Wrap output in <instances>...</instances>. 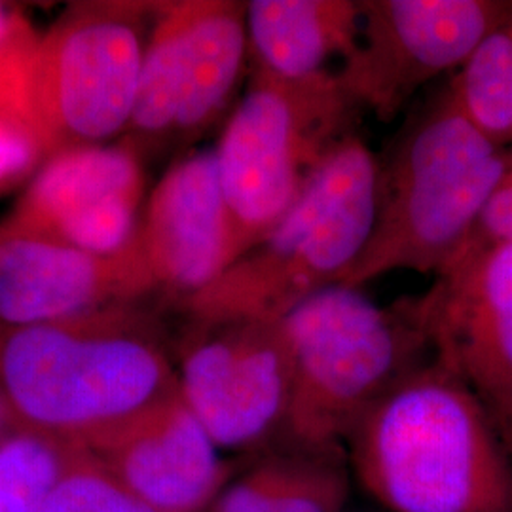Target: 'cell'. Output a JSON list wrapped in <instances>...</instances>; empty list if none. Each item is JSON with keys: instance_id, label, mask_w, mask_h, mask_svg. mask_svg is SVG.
Listing matches in <instances>:
<instances>
[{"instance_id": "cell-1", "label": "cell", "mask_w": 512, "mask_h": 512, "mask_svg": "<svg viewBox=\"0 0 512 512\" xmlns=\"http://www.w3.org/2000/svg\"><path fill=\"white\" fill-rule=\"evenodd\" d=\"M177 393L173 346L143 304L0 327V397L19 431L86 448Z\"/></svg>"}, {"instance_id": "cell-2", "label": "cell", "mask_w": 512, "mask_h": 512, "mask_svg": "<svg viewBox=\"0 0 512 512\" xmlns=\"http://www.w3.org/2000/svg\"><path fill=\"white\" fill-rule=\"evenodd\" d=\"M344 448L387 512H512V459L495 421L435 359L374 404Z\"/></svg>"}, {"instance_id": "cell-3", "label": "cell", "mask_w": 512, "mask_h": 512, "mask_svg": "<svg viewBox=\"0 0 512 512\" xmlns=\"http://www.w3.org/2000/svg\"><path fill=\"white\" fill-rule=\"evenodd\" d=\"M511 158L448 88L423 103L380 162L372 232L340 285L361 289L397 270L439 275L467 245Z\"/></svg>"}, {"instance_id": "cell-4", "label": "cell", "mask_w": 512, "mask_h": 512, "mask_svg": "<svg viewBox=\"0 0 512 512\" xmlns=\"http://www.w3.org/2000/svg\"><path fill=\"white\" fill-rule=\"evenodd\" d=\"M293 399L279 444L344 448L366 412L435 355L420 302L378 306L361 289L334 285L283 319Z\"/></svg>"}, {"instance_id": "cell-5", "label": "cell", "mask_w": 512, "mask_h": 512, "mask_svg": "<svg viewBox=\"0 0 512 512\" xmlns=\"http://www.w3.org/2000/svg\"><path fill=\"white\" fill-rule=\"evenodd\" d=\"M380 160L349 135L319 165L274 228L215 283L188 300V321L283 319L311 296L340 285L370 238Z\"/></svg>"}, {"instance_id": "cell-6", "label": "cell", "mask_w": 512, "mask_h": 512, "mask_svg": "<svg viewBox=\"0 0 512 512\" xmlns=\"http://www.w3.org/2000/svg\"><path fill=\"white\" fill-rule=\"evenodd\" d=\"M361 110L338 71L304 80L251 71L213 148L234 262L285 217L330 152L357 133Z\"/></svg>"}, {"instance_id": "cell-7", "label": "cell", "mask_w": 512, "mask_h": 512, "mask_svg": "<svg viewBox=\"0 0 512 512\" xmlns=\"http://www.w3.org/2000/svg\"><path fill=\"white\" fill-rule=\"evenodd\" d=\"M160 2H86L38 38L27 114L50 156L126 133Z\"/></svg>"}, {"instance_id": "cell-8", "label": "cell", "mask_w": 512, "mask_h": 512, "mask_svg": "<svg viewBox=\"0 0 512 512\" xmlns=\"http://www.w3.org/2000/svg\"><path fill=\"white\" fill-rule=\"evenodd\" d=\"M247 61V2H160L126 143L145 154L198 139L234 99Z\"/></svg>"}, {"instance_id": "cell-9", "label": "cell", "mask_w": 512, "mask_h": 512, "mask_svg": "<svg viewBox=\"0 0 512 512\" xmlns=\"http://www.w3.org/2000/svg\"><path fill=\"white\" fill-rule=\"evenodd\" d=\"M173 359L184 403L220 452L249 458L283 440L293 365L281 319L188 321Z\"/></svg>"}, {"instance_id": "cell-10", "label": "cell", "mask_w": 512, "mask_h": 512, "mask_svg": "<svg viewBox=\"0 0 512 512\" xmlns=\"http://www.w3.org/2000/svg\"><path fill=\"white\" fill-rule=\"evenodd\" d=\"M361 40L338 69L361 109L391 122L423 86L461 69L512 16L507 0H359Z\"/></svg>"}, {"instance_id": "cell-11", "label": "cell", "mask_w": 512, "mask_h": 512, "mask_svg": "<svg viewBox=\"0 0 512 512\" xmlns=\"http://www.w3.org/2000/svg\"><path fill=\"white\" fill-rule=\"evenodd\" d=\"M418 302L435 361L499 427L512 414V243L463 247Z\"/></svg>"}, {"instance_id": "cell-12", "label": "cell", "mask_w": 512, "mask_h": 512, "mask_svg": "<svg viewBox=\"0 0 512 512\" xmlns=\"http://www.w3.org/2000/svg\"><path fill=\"white\" fill-rule=\"evenodd\" d=\"M152 294L139 247L97 256L14 217L0 222V327L67 321Z\"/></svg>"}, {"instance_id": "cell-13", "label": "cell", "mask_w": 512, "mask_h": 512, "mask_svg": "<svg viewBox=\"0 0 512 512\" xmlns=\"http://www.w3.org/2000/svg\"><path fill=\"white\" fill-rule=\"evenodd\" d=\"M147 175L128 143L71 148L50 156L10 217L97 256L139 247Z\"/></svg>"}, {"instance_id": "cell-14", "label": "cell", "mask_w": 512, "mask_h": 512, "mask_svg": "<svg viewBox=\"0 0 512 512\" xmlns=\"http://www.w3.org/2000/svg\"><path fill=\"white\" fill-rule=\"evenodd\" d=\"M139 251L154 294L179 308L232 266V232L215 150L184 154L152 188Z\"/></svg>"}, {"instance_id": "cell-15", "label": "cell", "mask_w": 512, "mask_h": 512, "mask_svg": "<svg viewBox=\"0 0 512 512\" xmlns=\"http://www.w3.org/2000/svg\"><path fill=\"white\" fill-rule=\"evenodd\" d=\"M82 450L156 512H207L234 476L181 393Z\"/></svg>"}, {"instance_id": "cell-16", "label": "cell", "mask_w": 512, "mask_h": 512, "mask_svg": "<svg viewBox=\"0 0 512 512\" xmlns=\"http://www.w3.org/2000/svg\"><path fill=\"white\" fill-rule=\"evenodd\" d=\"M361 2L251 0L247 37L253 71L304 80L338 71L361 40Z\"/></svg>"}, {"instance_id": "cell-17", "label": "cell", "mask_w": 512, "mask_h": 512, "mask_svg": "<svg viewBox=\"0 0 512 512\" xmlns=\"http://www.w3.org/2000/svg\"><path fill=\"white\" fill-rule=\"evenodd\" d=\"M349 494L346 448L275 444L249 456L207 512H344Z\"/></svg>"}, {"instance_id": "cell-18", "label": "cell", "mask_w": 512, "mask_h": 512, "mask_svg": "<svg viewBox=\"0 0 512 512\" xmlns=\"http://www.w3.org/2000/svg\"><path fill=\"white\" fill-rule=\"evenodd\" d=\"M448 92L495 145H511L512 16L480 42L448 84Z\"/></svg>"}, {"instance_id": "cell-19", "label": "cell", "mask_w": 512, "mask_h": 512, "mask_svg": "<svg viewBox=\"0 0 512 512\" xmlns=\"http://www.w3.org/2000/svg\"><path fill=\"white\" fill-rule=\"evenodd\" d=\"M78 450L19 429L0 440V512H40Z\"/></svg>"}, {"instance_id": "cell-20", "label": "cell", "mask_w": 512, "mask_h": 512, "mask_svg": "<svg viewBox=\"0 0 512 512\" xmlns=\"http://www.w3.org/2000/svg\"><path fill=\"white\" fill-rule=\"evenodd\" d=\"M40 512H156L80 448Z\"/></svg>"}, {"instance_id": "cell-21", "label": "cell", "mask_w": 512, "mask_h": 512, "mask_svg": "<svg viewBox=\"0 0 512 512\" xmlns=\"http://www.w3.org/2000/svg\"><path fill=\"white\" fill-rule=\"evenodd\" d=\"M38 38L21 10L0 2V105L27 120V76Z\"/></svg>"}, {"instance_id": "cell-22", "label": "cell", "mask_w": 512, "mask_h": 512, "mask_svg": "<svg viewBox=\"0 0 512 512\" xmlns=\"http://www.w3.org/2000/svg\"><path fill=\"white\" fill-rule=\"evenodd\" d=\"M48 158L35 126L18 110L0 105V194L37 175Z\"/></svg>"}, {"instance_id": "cell-23", "label": "cell", "mask_w": 512, "mask_h": 512, "mask_svg": "<svg viewBox=\"0 0 512 512\" xmlns=\"http://www.w3.org/2000/svg\"><path fill=\"white\" fill-rule=\"evenodd\" d=\"M512 243V179L503 177L465 247Z\"/></svg>"}, {"instance_id": "cell-24", "label": "cell", "mask_w": 512, "mask_h": 512, "mask_svg": "<svg viewBox=\"0 0 512 512\" xmlns=\"http://www.w3.org/2000/svg\"><path fill=\"white\" fill-rule=\"evenodd\" d=\"M16 431V427H14V423L10 420V414H8V410H6V404L2 401V397H0V440L6 439L10 433H14Z\"/></svg>"}, {"instance_id": "cell-25", "label": "cell", "mask_w": 512, "mask_h": 512, "mask_svg": "<svg viewBox=\"0 0 512 512\" xmlns=\"http://www.w3.org/2000/svg\"><path fill=\"white\" fill-rule=\"evenodd\" d=\"M497 429H499V433H501L503 442H505V446H507V450H509L512 459V414L507 420L503 421Z\"/></svg>"}, {"instance_id": "cell-26", "label": "cell", "mask_w": 512, "mask_h": 512, "mask_svg": "<svg viewBox=\"0 0 512 512\" xmlns=\"http://www.w3.org/2000/svg\"><path fill=\"white\" fill-rule=\"evenodd\" d=\"M505 177H509V179H512V158H511V165H509V169H507V175Z\"/></svg>"}, {"instance_id": "cell-27", "label": "cell", "mask_w": 512, "mask_h": 512, "mask_svg": "<svg viewBox=\"0 0 512 512\" xmlns=\"http://www.w3.org/2000/svg\"><path fill=\"white\" fill-rule=\"evenodd\" d=\"M344 512H355V511H348V509H346V511H344Z\"/></svg>"}]
</instances>
